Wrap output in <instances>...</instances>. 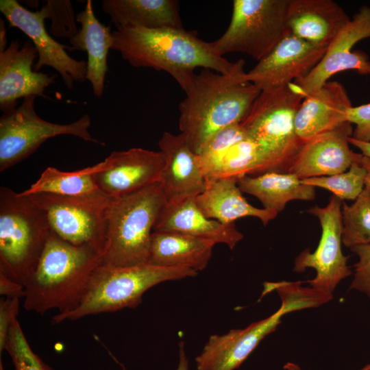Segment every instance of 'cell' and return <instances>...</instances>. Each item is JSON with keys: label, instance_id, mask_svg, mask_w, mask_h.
<instances>
[{"label": "cell", "instance_id": "obj_1", "mask_svg": "<svg viewBox=\"0 0 370 370\" xmlns=\"http://www.w3.org/2000/svg\"><path fill=\"white\" fill-rule=\"evenodd\" d=\"M245 64L236 61L228 73L201 69L183 90L179 128L196 154L217 132L241 123L260 95V90L246 79Z\"/></svg>", "mask_w": 370, "mask_h": 370}, {"label": "cell", "instance_id": "obj_2", "mask_svg": "<svg viewBox=\"0 0 370 370\" xmlns=\"http://www.w3.org/2000/svg\"><path fill=\"white\" fill-rule=\"evenodd\" d=\"M112 49L119 51L130 65L165 71L182 90L197 68L228 73L236 66V62L219 55L211 42L184 28L119 27L112 31Z\"/></svg>", "mask_w": 370, "mask_h": 370}, {"label": "cell", "instance_id": "obj_3", "mask_svg": "<svg viewBox=\"0 0 370 370\" xmlns=\"http://www.w3.org/2000/svg\"><path fill=\"white\" fill-rule=\"evenodd\" d=\"M101 259L96 249L73 245L51 232L24 284V308L40 314L51 310L58 313L71 310Z\"/></svg>", "mask_w": 370, "mask_h": 370}, {"label": "cell", "instance_id": "obj_4", "mask_svg": "<svg viewBox=\"0 0 370 370\" xmlns=\"http://www.w3.org/2000/svg\"><path fill=\"white\" fill-rule=\"evenodd\" d=\"M304 282H264L262 297L275 291L281 299L280 308L269 317L243 329L210 335L195 358L197 370H234L269 334L274 332L286 314L317 308L333 298V294L303 285Z\"/></svg>", "mask_w": 370, "mask_h": 370}, {"label": "cell", "instance_id": "obj_5", "mask_svg": "<svg viewBox=\"0 0 370 370\" xmlns=\"http://www.w3.org/2000/svg\"><path fill=\"white\" fill-rule=\"evenodd\" d=\"M197 272L184 267H162L144 264L118 267L99 265L74 308L56 314L53 323L75 321L89 315L135 308L143 294L159 283L195 277Z\"/></svg>", "mask_w": 370, "mask_h": 370}, {"label": "cell", "instance_id": "obj_6", "mask_svg": "<svg viewBox=\"0 0 370 370\" xmlns=\"http://www.w3.org/2000/svg\"><path fill=\"white\" fill-rule=\"evenodd\" d=\"M165 204L159 182L112 199L101 264L126 267L147 264L151 230Z\"/></svg>", "mask_w": 370, "mask_h": 370}, {"label": "cell", "instance_id": "obj_7", "mask_svg": "<svg viewBox=\"0 0 370 370\" xmlns=\"http://www.w3.org/2000/svg\"><path fill=\"white\" fill-rule=\"evenodd\" d=\"M304 97L293 82L262 90L241 123L264 156L265 173L287 171L304 144L296 134L295 119Z\"/></svg>", "mask_w": 370, "mask_h": 370}, {"label": "cell", "instance_id": "obj_8", "mask_svg": "<svg viewBox=\"0 0 370 370\" xmlns=\"http://www.w3.org/2000/svg\"><path fill=\"white\" fill-rule=\"evenodd\" d=\"M51 231L29 196L0 188V272L24 286Z\"/></svg>", "mask_w": 370, "mask_h": 370}, {"label": "cell", "instance_id": "obj_9", "mask_svg": "<svg viewBox=\"0 0 370 370\" xmlns=\"http://www.w3.org/2000/svg\"><path fill=\"white\" fill-rule=\"evenodd\" d=\"M289 3L290 0H234L230 23L211 42L213 49L221 56L241 53L260 61L286 33Z\"/></svg>", "mask_w": 370, "mask_h": 370}, {"label": "cell", "instance_id": "obj_10", "mask_svg": "<svg viewBox=\"0 0 370 370\" xmlns=\"http://www.w3.org/2000/svg\"><path fill=\"white\" fill-rule=\"evenodd\" d=\"M29 197L42 210L53 234L73 245L90 246L103 256L112 199L102 193L82 196L38 193Z\"/></svg>", "mask_w": 370, "mask_h": 370}, {"label": "cell", "instance_id": "obj_11", "mask_svg": "<svg viewBox=\"0 0 370 370\" xmlns=\"http://www.w3.org/2000/svg\"><path fill=\"white\" fill-rule=\"evenodd\" d=\"M36 97L23 99L19 106L0 118V171L10 168L33 153L44 142L60 135H72L105 146L88 131L91 119L84 114L69 124L43 120L34 109Z\"/></svg>", "mask_w": 370, "mask_h": 370}, {"label": "cell", "instance_id": "obj_12", "mask_svg": "<svg viewBox=\"0 0 370 370\" xmlns=\"http://www.w3.org/2000/svg\"><path fill=\"white\" fill-rule=\"evenodd\" d=\"M341 199L332 196L326 206H314L308 210L319 220L321 238L314 252L306 249L296 257L293 267L296 273H303L307 268L314 269L315 277L305 282L312 288L332 294L339 282L352 273L341 248Z\"/></svg>", "mask_w": 370, "mask_h": 370}, {"label": "cell", "instance_id": "obj_13", "mask_svg": "<svg viewBox=\"0 0 370 370\" xmlns=\"http://www.w3.org/2000/svg\"><path fill=\"white\" fill-rule=\"evenodd\" d=\"M0 11L10 27L19 29L34 43L38 54L35 71L43 66L52 67L69 90L73 89L74 82L86 80L87 61L71 57L65 49L73 51L71 47L59 43L49 34L45 25L47 18L41 9L32 12L16 0H1Z\"/></svg>", "mask_w": 370, "mask_h": 370}, {"label": "cell", "instance_id": "obj_14", "mask_svg": "<svg viewBox=\"0 0 370 370\" xmlns=\"http://www.w3.org/2000/svg\"><path fill=\"white\" fill-rule=\"evenodd\" d=\"M368 38H370V7L363 5L329 44L317 64L293 83L306 96L341 71L351 70L360 75H370L368 55L362 51H352L357 42Z\"/></svg>", "mask_w": 370, "mask_h": 370}, {"label": "cell", "instance_id": "obj_15", "mask_svg": "<svg viewBox=\"0 0 370 370\" xmlns=\"http://www.w3.org/2000/svg\"><path fill=\"white\" fill-rule=\"evenodd\" d=\"M164 165L160 151L143 148L114 151L102 161L93 178L103 195L118 199L159 182Z\"/></svg>", "mask_w": 370, "mask_h": 370}, {"label": "cell", "instance_id": "obj_16", "mask_svg": "<svg viewBox=\"0 0 370 370\" xmlns=\"http://www.w3.org/2000/svg\"><path fill=\"white\" fill-rule=\"evenodd\" d=\"M328 47L310 43L286 32L269 55L246 72V79L260 91L285 86L307 75Z\"/></svg>", "mask_w": 370, "mask_h": 370}, {"label": "cell", "instance_id": "obj_17", "mask_svg": "<svg viewBox=\"0 0 370 370\" xmlns=\"http://www.w3.org/2000/svg\"><path fill=\"white\" fill-rule=\"evenodd\" d=\"M38 57V51L29 39L23 42L13 40L0 51V109L3 113L17 108L21 98H47L45 91L55 83L57 75L33 71Z\"/></svg>", "mask_w": 370, "mask_h": 370}, {"label": "cell", "instance_id": "obj_18", "mask_svg": "<svg viewBox=\"0 0 370 370\" xmlns=\"http://www.w3.org/2000/svg\"><path fill=\"white\" fill-rule=\"evenodd\" d=\"M352 124L346 122L304 143L287 173L300 179L329 176L346 171L361 153L351 150Z\"/></svg>", "mask_w": 370, "mask_h": 370}, {"label": "cell", "instance_id": "obj_19", "mask_svg": "<svg viewBox=\"0 0 370 370\" xmlns=\"http://www.w3.org/2000/svg\"><path fill=\"white\" fill-rule=\"evenodd\" d=\"M158 147L164 160L159 183L166 204L195 198L201 193L206 179L185 135L166 132L159 140Z\"/></svg>", "mask_w": 370, "mask_h": 370}, {"label": "cell", "instance_id": "obj_20", "mask_svg": "<svg viewBox=\"0 0 370 370\" xmlns=\"http://www.w3.org/2000/svg\"><path fill=\"white\" fill-rule=\"evenodd\" d=\"M352 106L345 87L340 82L328 81L306 95L299 106L295 119L297 137L305 143L347 122V111Z\"/></svg>", "mask_w": 370, "mask_h": 370}, {"label": "cell", "instance_id": "obj_21", "mask_svg": "<svg viewBox=\"0 0 370 370\" xmlns=\"http://www.w3.org/2000/svg\"><path fill=\"white\" fill-rule=\"evenodd\" d=\"M350 21L332 0H290L286 32L310 43L328 46Z\"/></svg>", "mask_w": 370, "mask_h": 370}, {"label": "cell", "instance_id": "obj_22", "mask_svg": "<svg viewBox=\"0 0 370 370\" xmlns=\"http://www.w3.org/2000/svg\"><path fill=\"white\" fill-rule=\"evenodd\" d=\"M195 198L165 204L153 232H172L225 244L233 249L243 238L235 224L224 225L207 218L197 207Z\"/></svg>", "mask_w": 370, "mask_h": 370}, {"label": "cell", "instance_id": "obj_23", "mask_svg": "<svg viewBox=\"0 0 370 370\" xmlns=\"http://www.w3.org/2000/svg\"><path fill=\"white\" fill-rule=\"evenodd\" d=\"M76 21L81 27L77 34L69 39V43L73 50L87 53L86 80L91 84L95 96L101 97L108 70V51L113 45L111 26L99 21L91 0L86 1L84 10L76 14Z\"/></svg>", "mask_w": 370, "mask_h": 370}, {"label": "cell", "instance_id": "obj_24", "mask_svg": "<svg viewBox=\"0 0 370 370\" xmlns=\"http://www.w3.org/2000/svg\"><path fill=\"white\" fill-rule=\"evenodd\" d=\"M238 186V178L220 177L206 182L205 190L195 198V201L208 219L224 225L234 224L238 219L254 217L265 225L277 213L258 208L247 202Z\"/></svg>", "mask_w": 370, "mask_h": 370}, {"label": "cell", "instance_id": "obj_25", "mask_svg": "<svg viewBox=\"0 0 370 370\" xmlns=\"http://www.w3.org/2000/svg\"><path fill=\"white\" fill-rule=\"evenodd\" d=\"M216 244L172 232H153L147 264L162 267L204 269Z\"/></svg>", "mask_w": 370, "mask_h": 370}, {"label": "cell", "instance_id": "obj_26", "mask_svg": "<svg viewBox=\"0 0 370 370\" xmlns=\"http://www.w3.org/2000/svg\"><path fill=\"white\" fill-rule=\"evenodd\" d=\"M101 8L116 28H184L176 0H103Z\"/></svg>", "mask_w": 370, "mask_h": 370}, {"label": "cell", "instance_id": "obj_27", "mask_svg": "<svg viewBox=\"0 0 370 370\" xmlns=\"http://www.w3.org/2000/svg\"><path fill=\"white\" fill-rule=\"evenodd\" d=\"M242 192L258 198L264 209L278 214L292 200L311 201L315 198L314 186L304 184L296 175L267 172L244 175L238 179Z\"/></svg>", "mask_w": 370, "mask_h": 370}, {"label": "cell", "instance_id": "obj_28", "mask_svg": "<svg viewBox=\"0 0 370 370\" xmlns=\"http://www.w3.org/2000/svg\"><path fill=\"white\" fill-rule=\"evenodd\" d=\"M102 166V162L92 166L74 171H62L47 167L40 177L21 195L29 196L49 193L62 196H82L101 193L97 188L93 175Z\"/></svg>", "mask_w": 370, "mask_h": 370}, {"label": "cell", "instance_id": "obj_29", "mask_svg": "<svg viewBox=\"0 0 370 370\" xmlns=\"http://www.w3.org/2000/svg\"><path fill=\"white\" fill-rule=\"evenodd\" d=\"M265 158L261 149L247 136L228 150L210 180L257 175L265 172Z\"/></svg>", "mask_w": 370, "mask_h": 370}, {"label": "cell", "instance_id": "obj_30", "mask_svg": "<svg viewBox=\"0 0 370 370\" xmlns=\"http://www.w3.org/2000/svg\"><path fill=\"white\" fill-rule=\"evenodd\" d=\"M342 243L347 247L370 245V190L365 187L350 206L342 203Z\"/></svg>", "mask_w": 370, "mask_h": 370}, {"label": "cell", "instance_id": "obj_31", "mask_svg": "<svg viewBox=\"0 0 370 370\" xmlns=\"http://www.w3.org/2000/svg\"><path fill=\"white\" fill-rule=\"evenodd\" d=\"M246 137L247 133L241 124L236 123L221 130L207 142L197 154L206 182L213 177L228 150Z\"/></svg>", "mask_w": 370, "mask_h": 370}, {"label": "cell", "instance_id": "obj_32", "mask_svg": "<svg viewBox=\"0 0 370 370\" xmlns=\"http://www.w3.org/2000/svg\"><path fill=\"white\" fill-rule=\"evenodd\" d=\"M365 177L366 170L358 160L345 172L329 176L301 179V182L326 189L341 200H355L365 188Z\"/></svg>", "mask_w": 370, "mask_h": 370}, {"label": "cell", "instance_id": "obj_33", "mask_svg": "<svg viewBox=\"0 0 370 370\" xmlns=\"http://www.w3.org/2000/svg\"><path fill=\"white\" fill-rule=\"evenodd\" d=\"M5 350L10 354L15 370H53L32 349L17 319L10 328Z\"/></svg>", "mask_w": 370, "mask_h": 370}, {"label": "cell", "instance_id": "obj_34", "mask_svg": "<svg viewBox=\"0 0 370 370\" xmlns=\"http://www.w3.org/2000/svg\"><path fill=\"white\" fill-rule=\"evenodd\" d=\"M41 10L46 18L51 21L49 30L53 36L70 39L78 32L76 15L71 1L47 0Z\"/></svg>", "mask_w": 370, "mask_h": 370}, {"label": "cell", "instance_id": "obj_35", "mask_svg": "<svg viewBox=\"0 0 370 370\" xmlns=\"http://www.w3.org/2000/svg\"><path fill=\"white\" fill-rule=\"evenodd\" d=\"M350 249L358 257L350 288L370 297V245L354 246Z\"/></svg>", "mask_w": 370, "mask_h": 370}, {"label": "cell", "instance_id": "obj_36", "mask_svg": "<svg viewBox=\"0 0 370 370\" xmlns=\"http://www.w3.org/2000/svg\"><path fill=\"white\" fill-rule=\"evenodd\" d=\"M347 121L356 125L352 136L354 138L370 142V103L352 106L347 111Z\"/></svg>", "mask_w": 370, "mask_h": 370}, {"label": "cell", "instance_id": "obj_37", "mask_svg": "<svg viewBox=\"0 0 370 370\" xmlns=\"http://www.w3.org/2000/svg\"><path fill=\"white\" fill-rule=\"evenodd\" d=\"M19 298L5 297L0 301V354L5 350L10 328L19 312Z\"/></svg>", "mask_w": 370, "mask_h": 370}, {"label": "cell", "instance_id": "obj_38", "mask_svg": "<svg viewBox=\"0 0 370 370\" xmlns=\"http://www.w3.org/2000/svg\"><path fill=\"white\" fill-rule=\"evenodd\" d=\"M0 294L6 297L21 298L25 296L24 286L0 272Z\"/></svg>", "mask_w": 370, "mask_h": 370}, {"label": "cell", "instance_id": "obj_39", "mask_svg": "<svg viewBox=\"0 0 370 370\" xmlns=\"http://www.w3.org/2000/svg\"><path fill=\"white\" fill-rule=\"evenodd\" d=\"M349 144L357 147L365 156L370 158V142H364L356 140L352 136H349L348 138Z\"/></svg>", "mask_w": 370, "mask_h": 370}, {"label": "cell", "instance_id": "obj_40", "mask_svg": "<svg viewBox=\"0 0 370 370\" xmlns=\"http://www.w3.org/2000/svg\"><path fill=\"white\" fill-rule=\"evenodd\" d=\"M123 369L126 370L125 368H123ZM176 370H188V360L186 355L183 341L179 343V362Z\"/></svg>", "mask_w": 370, "mask_h": 370}, {"label": "cell", "instance_id": "obj_41", "mask_svg": "<svg viewBox=\"0 0 370 370\" xmlns=\"http://www.w3.org/2000/svg\"><path fill=\"white\" fill-rule=\"evenodd\" d=\"M358 162L366 170L365 186L370 190V158L361 153Z\"/></svg>", "mask_w": 370, "mask_h": 370}, {"label": "cell", "instance_id": "obj_42", "mask_svg": "<svg viewBox=\"0 0 370 370\" xmlns=\"http://www.w3.org/2000/svg\"><path fill=\"white\" fill-rule=\"evenodd\" d=\"M6 29L5 28L4 21L0 20V51H4L7 48Z\"/></svg>", "mask_w": 370, "mask_h": 370}, {"label": "cell", "instance_id": "obj_43", "mask_svg": "<svg viewBox=\"0 0 370 370\" xmlns=\"http://www.w3.org/2000/svg\"><path fill=\"white\" fill-rule=\"evenodd\" d=\"M283 368L284 370H303L298 364L293 362H286ZM360 370H370V363L367 364Z\"/></svg>", "mask_w": 370, "mask_h": 370}, {"label": "cell", "instance_id": "obj_44", "mask_svg": "<svg viewBox=\"0 0 370 370\" xmlns=\"http://www.w3.org/2000/svg\"><path fill=\"white\" fill-rule=\"evenodd\" d=\"M369 7H370V5H369Z\"/></svg>", "mask_w": 370, "mask_h": 370}]
</instances>
